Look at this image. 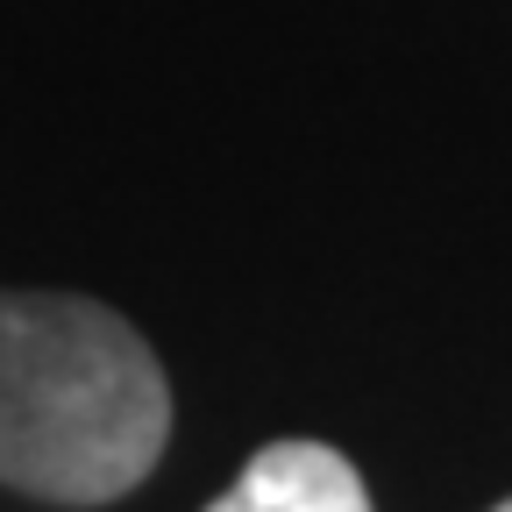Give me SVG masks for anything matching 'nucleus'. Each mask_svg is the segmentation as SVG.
I'll return each instance as SVG.
<instances>
[{"mask_svg": "<svg viewBox=\"0 0 512 512\" xmlns=\"http://www.w3.org/2000/svg\"><path fill=\"white\" fill-rule=\"evenodd\" d=\"M171 441L150 342L86 292H0V484L50 505L128 498Z\"/></svg>", "mask_w": 512, "mask_h": 512, "instance_id": "nucleus-1", "label": "nucleus"}, {"mask_svg": "<svg viewBox=\"0 0 512 512\" xmlns=\"http://www.w3.org/2000/svg\"><path fill=\"white\" fill-rule=\"evenodd\" d=\"M207 512H370L356 463L328 441H271Z\"/></svg>", "mask_w": 512, "mask_h": 512, "instance_id": "nucleus-2", "label": "nucleus"}, {"mask_svg": "<svg viewBox=\"0 0 512 512\" xmlns=\"http://www.w3.org/2000/svg\"><path fill=\"white\" fill-rule=\"evenodd\" d=\"M498 512H512V498H505V505H498Z\"/></svg>", "mask_w": 512, "mask_h": 512, "instance_id": "nucleus-3", "label": "nucleus"}]
</instances>
